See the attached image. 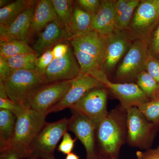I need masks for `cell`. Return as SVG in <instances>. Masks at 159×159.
<instances>
[{
    "label": "cell",
    "instance_id": "6da1fadb",
    "mask_svg": "<svg viewBox=\"0 0 159 159\" xmlns=\"http://www.w3.org/2000/svg\"><path fill=\"white\" fill-rule=\"evenodd\" d=\"M97 145L101 156L118 158L122 145L127 142V111L119 104L108 112L97 127Z\"/></svg>",
    "mask_w": 159,
    "mask_h": 159
},
{
    "label": "cell",
    "instance_id": "7a4b0ae2",
    "mask_svg": "<svg viewBox=\"0 0 159 159\" xmlns=\"http://www.w3.org/2000/svg\"><path fill=\"white\" fill-rule=\"evenodd\" d=\"M105 37L90 29L69 40L82 74L93 75L102 70Z\"/></svg>",
    "mask_w": 159,
    "mask_h": 159
},
{
    "label": "cell",
    "instance_id": "3957f363",
    "mask_svg": "<svg viewBox=\"0 0 159 159\" xmlns=\"http://www.w3.org/2000/svg\"><path fill=\"white\" fill-rule=\"evenodd\" d=\"M47 115L26 107L16 115L10 148L17 152L21 158L29 157L32 144L47 122Z\"/></svg>",
    "mask_w": 159,
    "mask_h": 159
},
{
    "label": "cell",
    "instance_id": "277c9868",
    "mask_svg": "<svg viewBox=\"0 0 159 159\" xmlns=\"http://www.w3.org/2000/svg\"><path fill=\"white\" fill-rule=\"evenodd\" d=\"M9 99L25 107L29 97L37 89L46 84L34 70H14L2 81Z\"/></svg>",
    "mask_w": 159,
    "mask_h": 159
},
{
    "label": "cell",
    "instance_id": "5b68a950",
    "mask_svg": "<svg viewBox=\"0 0 159 159\" xmlns=\"http://www.w3.org/2000/svg\"><path fill=\"white\" fill-rule=\"evenodd\" d=\"M148 55L147 41L134 40L130 48L117 66L115 77L118 83H135L138 75L145 71Z\"/></svg>",
    "mask_w": 159,
    "mask_h": 159
},
{
    "label": "cell",
    "instance_id": "8992f818",
    "mask_svg": "<svg viewBox=\"0 0 159 159\" xmlns=\"http://www.w3.org/2000/svg\"><path fill=\"white\" fill-rule=\"evenodd\" d=\"M127 111V142L129 145L142 149L151 146L157 129L148 121L138 107L126 108Z\"/></svg>",
    "mask_w": 159,
    "mask_h": 159
},
{
    "label": "cell",
    "instance_id": "52a82bcc",
    "mask_svg": "<svg viewBox=\"0 0 159 159\" xmlns=\"http://www.w3.org/2000/svg\"><path fill=\"white\" fill-rule=\"evenodd\" d=\"M159 24V0H140L127 31L134 40L148 38Z\"/></svg>",
    "mask_w": 159,
    "mask_h": 159
},
{
    "label": "cell",
    "instance_id": "ba28073f",
    "mask_svg": "<svg viewBox=\"0 0 159 159\" xmlns=\"http://www.w3.org/2000/svg\"><path fill=\"white\" fill-rule=\"evenodd\" d=\"M69 119L46 122L34 140L30 149V157L55 159L54 152L61 138L68 130Z\"/></svg>",
    "mask_w": 159,
    "mask_h": 159
},
{
    "label": "cell",
    "instance_id": "9c48e42d",
    "mask_svg": "<svg viewBox=\"0 0 159 159\" xmlns=\"http://www.w3.org/2000/svg\"><path fill=\"white\" fill-rule=\"evenodd\" d=\"M73 79L45 84L29 97L25 107L48 115L49 111L65 96Z\"/></svg>",
    "mask_w": 159,
    "mask_h": 159
},
{
    "label": "cell",
    "instance_id": "30bf717a",
    "mask_svg": "<svg viewBox=\"0 0 159 159\" xmlns=\"http://www.w3.org/2000/svg\"><path fill=\"white\" fill-rule=\"evenodd\" d=\"M92 76L102 84L125 108L132 107H138L150 101L136 83L112 82L102 70L97 71Z\"/></svg>",
    "mask_w": 159,
    "mask_h": 159
},
{
    "label": "cell",
    "instance_id": "8fae6325",
    "mask_svg": "<svg viewBox=\"0 0 159 159\" xmlns=\"http://www.w3.org/2000/svg\"><path fill=\"white\" fill-rule=\"evenodd\" d=\"M134 40L127 30L116 29L105 37L101 70L107 75L119 65L130 48Z\"/></svg>",
    "mask_w": 159,
    "mask_h": 159
},
{
    "label": "cell",
    "instance_id": "7c38bea8",
    "mask_svg": "<svg viewBox=\"0 0 159 159\" xmlns=\"http://www.w3.org/2000/svg\"><path fill=\"white\" fill-rule=\"evenodd\" d=\"M108 91L105 87L92 89L70 109L88 118L97 127L100 121L108 113Z\"/></svg>",
    "mask_w": 159,
    "mask_h": 159
},
{
    "label": "cell",
    "instance_id": "4fadbf2b",
    "mask_svg": "<svg viewBox=\"0 0 159 159\" xmlns=\"http://www.w3.org/2000/svg\"><path fill=\"white\" fill-rule=\"evenodd\" d=\"M72 111L73 115L69 119L68 130L74 133L84 146L86 159H101L97 147L96 125L84 115Z\"/></svg>",
    "mask_w": 159,
    "mask_h": 159
},
{
    "label": "cell",
    "instance_id": "5bb4252c",
    "mask_svg": "<svg viewBox=\"0 0 159 159\" xmlns=\"http://www.w3.org/2000/svg\"><path fill=\"white\" fill-rule=\"evenodd\" d=\"M98 87H104L92 75L80 72L73 79L65 96L49 111L48 114L57 112L66 108H71L89 91Z\"/></svg>",
    "mask_w": 159,
    "mask_h": 159
},
{
    "label": "cell",
    "instance_id": "9a60e30c",
    "mask_svg": "<svg viewBox=\"0 0 159 159\" xmlns=\"http://www.w3.org/2000/svg\"><path fill=\"white\" fill-rule=\"evenodd\" d=\"M80 73V67L70 47L67 54L61 58H54L43 77L46 84L70 80Z\"/></svg>",
    "mask_w": 159,
    "mask_h": 159
},
{
    "label": "cell",
    "instance_id": "2e32d148",
    "mask_svg": "<svg viewBox=\"0 0 159 159\" xmlns=\"http://www.w3.org/2000/svg\"><path fill=\"white\" fill-rule=\"evenodd\" d=\"M34 5L35 4L23 11L9 25H0L1 40L17 39L27 42L31 31Z\"/></svg>",
    "mask_w": 159,
    "mask_h": 159
},
{
    "label": "cell",
    "instance_id": "e0dca14e",
    "mask_svg": "<svg viewBox=\"0 0 159 159\" xmlns=\"http://www.w3.org/2000/svg\"><path fill=\"white\" fill-rule=\"evenodd\" d=\"M115 0H102L99 9L92 16L91 30L107 37L116 29Z\"/></svg>",
    "mask_w": 159,
    "mask_h": 159
},
{
    "label": "cell",
    "instance_id": "ac0fdd59",
    "mask_svg": "<svg viewBox=\"0 0 159 159\" xmlns=\"http://www.w3.org/2000/svg\"><path fill=\"white\" fill-rule=\"evenodd\" d=\"M70 39V37L65 28L58 20H56L50 23L40 32L33 49L39 55L61 41Z\"/></svg>",
    "mask_w": 159,
    "mask_h": 159
},
{
    "label": "cell",
    "instance_id": "d6986e66",
    "mask_svg": "<svg viewBox=\"0 0 159 159\" xmlns=\"http://www.w3.org/2000/svg\"><path fill=\"white\" fill-rule=\"evenodd\" d=\"M58 20L51 0H40L34 5L31 31L40 33L50 23Z\"/></svg>",
    "mask_w": 159,
    "mask_h": 159
},
{
    "label": "cell",
    "instance_id": "ffe728a7",
    "mask_svg": "<svg viewBox=\"0 0 159 159\" xmlns=\"http://www.w3.org/2000/svg\"><path fill=\"white\" fill-rule=\"evenodd\" d=\"M140 0H118L115 5L116 29L128 30Z\"/></svg>",
    "mask_w": 159,
    "mask_h": 159
},
{
    "label": "cell",
    "instance_id": "44dd1931",
    "mask_svg": "<svg viewBox=\"0 0 159 159\" xmlns=\"http://www.w3.org/2000/svg\"><path fill=\"white\" fill-rule=\"evenodd\" d=\"M92 16L78 5H74L69 26L68 33L70 39L80 36L90 30Z\"/></svg>",
    "mask_w": 159,
    "mask_h": 159
},
{
    "label": "cell",
    "instance_id": "7402d4cb",
    "mask_svg": "<svg viewBox=\"0 0 159 159\" xmlns=\"http://www.w3.org/2000/svg\"><path fill=\"white\" fill-rule=\"evenodd\" d=\"M16 120V116L10 111L0 109L1 152L10 148Z\"/></svg>",
    "mask_w": 159,
    "mask_h": 159
},
{
    "label": "cell",
    "instance_id": "603a6c76",
    "mask_svg": "<svg viewBox=\"0 0 159 159\" xmlns=\"http://www.w3.org/2000/svg\"><path fill=\"white\" fill-rule=\"evenodd\" d=\"M35 1L17 0L0 9V25H7L12 23L20 14L35 4Z\"/></svg>",
    "mask_w": 159,
    "mask_h": 159
},
{
    "label": "cell",
    "instance_id": "cb8c5ba5",
    "mask_svg": "<svg viewBox=\"0 0 159 159\" xmlns=\"http://www.w3.org/2000/svg\"><path fill=\"white\" fill-rule=\"evenodd\" d=\"M33 52L35 51L26 41L13 39L0 41V55L5 58Z\"/></svg>",
    "mask_w": 159,
    "mask_h": 159
},
{
    "label": "cell",
    "instance_id": "d4e9b609",
    "mask_svg": "<svg viewBox=\"0 0 159 159\" xmlns=\"http://www.w3.org/2000/svg\"><path fill=\"white\" fill-rule=\"evenodd\" d=\"M136 83L150 100L159 99V83L146 72L138 75Z\"/></svg>",
    "mask_w": 159,
    "mask_h": 159
},
{
    "label": "cell",
    "instance_id": "484cf974",
    "mask_svg": "<svg viewBox=\"0 0 159 159\" xmlns=\"http://www.w3.org/2000/svg\"><path fill=\"white\" fill-rule=\"evenodd\" d=\"M39 55L36 52L25 53L6 58L11 68L15 70H34Z\"/></svg>",
    "mask_w": 159,
    "mask_h": 159
},
{
    "label": "cell",
    "instance_id": "4316f807",
    "mask_svg": "<svg viewBox=\"0 0 159 159\" xmlns=\"http://www.w3.org/2000/svg\"><path fill=\"white\" fill-rule=\"evenodd\" d=\"M51 2L58 20L68 32L69 24L74 8V1L51 0Z\"/></svg>",
    "mask_w": 159,
    "mask_h": 159
},
{
    "label": "cell",
    "instance_id": "83f0119b",
    "mask_svg": "<svg viewBox=\"0 0 159 159\" xmlns=\"http://www.w3.org/2000/svg\"><path fill=\"white\" fill-rule=\"evenodd\" d=\"M139 110L150 121L159 129V99L150 100L138 107Z\"/></svg>",
    "mask_w": 159,
    "mask_h": 159
},
{
    "label": "cell",
    "instance_id": "f1b7e54d",
    "mask_svg": "<svg viewBox=\"0 0 159 159\" xmlns=\"http://www.w3.org/2000/svg\"><path fill=\"white\" fill-rule=\"evenodd\" d=\"M25 108L23 106L19 105L9 99L4 89L3 83L0 82V109L10 111L16 116Z\"/></svg>",
    "mask_w": 159,
    "mask_h": 159
},
{
    "label": "cell",
    "instance_id": "f546056e",
    "mask_svg": "<svg viewBox=\"0 0 159 159\" xmlns=\"http://www.w3.org/2000/svg\"><path fill=\"white\" fill-rule=\"evenodd\" d=\"M53 59L54 57L51 49L47 50L38 57L34 71L43 80L46 70Z\"/></svg>",
    "mask_w": 159,
    "mask_h": 159
},
{
    "label": "cell",
    "instance_id": "4dcf8cb0",
    "mask_svg": "<svg viewBox=\"0 0 159 159\" xmlns=\"http://www.w3.org/2000/svg\"><path fill=\"white\" fill-rule=\"evenodd\" d=\"M148 54L159 58V24L148 40Z\"/></svg>",
    "mask_w": 159,
    "mask_h": 159
},
{
    "label": "cell",
    "instance_id": "1f68e13d",
    "mask_svg": "<svg viewBox=\"0 0 159 159\" xmlns=\"http://www.w3.org/2000/svg\"><path fill=\"white\" fill-rule=\"evenodd\" d=\"M145 70L159 83V58L148 54Z\"/></svg>",
    "mask_w": 159,
    "mask_h": 159
},
{
    "label": "cell",
    "instance_id": "d6a6232c",
    "mask_svg": "<svg viewBox=\"0 0 159 159\" xmlns=\"http://www.w3.org/2000/svg\"><path fill=\"white\" fill-rule=\"evenodd\" d=\"M101 1L99 0H78L76 1V2L83 10L93 15L99 9Z\"/></svg>",
    "mask_w": 159,
    "mask_h": 159
},
{
    "label": "cell",
    "instance_id": "836d02e7",
    "mask_svg": "<svg viewBox=\"0 0 159 159\" xmlns=\"http://www.w3.org/2000/svg\"><path fill=\"white\" fill-rule=\"evenodd\" d=\"M77 139H73L70 134L67 132L62 137V141L58 146V150L65 154L71 153L74 148Z\"/></svg>",
    "mask_w": 159,
    "mask_h": 159
},
{
    "label": "cell",
    "instance_id": "e575fe53",
    "mask_svg": "<svg viewBox=\"0 0 159 159\" xmlns=\"http://www.w3.org/2000/svg\"><path fill=\"white\" fill-rule=\"evenodd\" d=\"M14 70L9 65L6 58L0 55V81L8 78Z\"/></svg>",
    "mask_w": 159,
    "mask_h": 159
},
{
    "label": "cell",
    "instance_id": "d590c367",
    "mask_svg": "<svg viewBox=\"0 0 159 159\" xmlns=\"http://www.w3.org/2000/svg\"><path fill=\"white\" fill-rule=\"evenodd\" d=\"M137 159H159V146L154 149L136 152Z\"/></svg>",
    "mask_w": 159,
    "mask_h": 159
},
{
    "label": "cell",
    "instance_id": "8d00e7d4",
    "mask_svg": "<svg viewBox=\"0 0 159 159\" xmlns=\"http://www.w3.org/2000/svg\"><path fill=\"white\" fill-rule=\"evenodd\" d=\"M70 46L64 43H59L51 49L54 58H61L64 56L67 53Z\"/></svg>",
    "mask_w": 159,
    "mask_h": 159
},
{
    "label": "cell",
    "instance_id": "74e56055",
    "mask_svg": "<svg viewBox=\"0 0 159 159\" xmlns=\"http://www.w3.org/2000/svg\"><path fill=\"white\" fill-rule=\"evenodd\" d=\"M19 154L12 148H9L1 152V159H20Z\"/></svg>",
    "mask_w": 159,
    "mask_h": 159
},
{
    "label": "cell",
    "instance_id": "f35d334b",
    "mask_svg": "<svg viewBox=\"0 0 159 159\" xmlns=\"http://www.w3.org/2000/svg\"><path fill=\"white\" fill-rule=\"evenodd\" d=\"M66 159H79V157L77 155L73 152H71L67 155Z\"/></svg>",
    "mask_w": 159,
    "mask_h": 159
},
{
    "label": "cell",
    "instance_id": "ab89813d",
    "mask_svg": "<svg viewBox=\"0 0 159 159\" xmlns=\"http://www.w3.org/2000/svg\"><path fill=\"white\" fill-rule=\"evenodd\" d=\"M9 2L10 1H8V0H1L0 1V7H1V8H3V7L9 5V3H11Z\"/></svg>",
    "mask_w": 159,
    "mask_h": 159
},
{
    "label": "cell",
    "instance_id": "60d3db41",
    "mask_svg": "<svg viewBox=\"0 0 159 159\" xmlns=\"http://www.w3.org/2000/svg\"><path fill=\"white\" fill-rule=\"evenodd\" d=\"M101 157H103L104 159H118V158H117L115 157H106L103 156Z\"/></svg>",
    "mask_w": 159,
    "mask_h": 159
},
{
    "label": "cell",
    "instance_id": "b9f144b4",
    "mask_svg": "<svg viewBox=\"0 0 159 159\" xmlns=\"http://www.w3.org/2000/svg\"><path fill=\"white\" fill-rule=\"evenodd\" d=\"M101 159H104V158L103 157H101Z\"/></svg>",
    "mask_w": 159,
    "mask_h": 159
}]
</instances>
